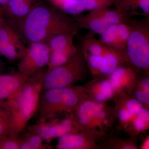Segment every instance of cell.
<instances>
[{"instance_id":"obj_1","label":"cell","mask_w":149,"mask_h":149,"mask_svg":"<svg viewBox=\"0 0 149 149\" xmlns=\"http://www.w3.org/2000/svg\"><path fill=\"white\" fill-rule=\"evenodd\" d=\"M24 44L47 42L60 34L76 35L80 29L77 22L42 0H35L29 13L17 21L6 20Z\"/></svg>"},{"instance_id":"obj_2","label":"cell","mask_w":149,"mask_h":149,"mask_svg":"<svg viewBox=\"0 0 149 149\" xmlns=\"http://www.w3.org/2000/svg\"><path fill=\"white\" fill-rule=\"evenodd\" d=\"M47 70L45 68L29 76L18 97L13 101L5 104L11 116L9 135L19 136L36 114Z\"/></svg>"},{"instance_id":"obj_3","label":"cell","mask_w":149,"mask_h":149,"mask_svg":"<svg viewBox=\"0 0 149 149\" xmlns=\"http://www.w3.org/2000/svg\"><path fill=\"white\" fill-rule=\"evenodd\" d=\"M87 97L85 86L73 85L43 91L36 113L38 114L37 120H49L70 112Z\"/></svg>"},{"instance_id":"obj_4","label":"cell","mask_w":149,"mask_h":149,"mask_svg":"<svg viewBox=\"0 0 149 149\" xmlns=\"http://www.w3.org/2000/svg\"><path fill=\"white\" fill-rule=\"evenodd\" d=\"M80 131L88 133L97 139L105 133L114 122L115 110L105 102H98L89 98L83 99L72 111Z\"/></svg>"},{"instance_id":"obj_5","label":"cell","mask_w":149,"mask_h":149,"mask_svg":"<svg viewBox=\"0 0 149 149\" xmlns=\"http://www.w3.org/2000/svg\"><path fill=\"white\" fill-rule=\"evenodd\" d=\"M131 30L125 48L127 64L134 68L143 70L146 73L149 68V16L141 20L130 18Z\"/></svg>"},{"instance_id":"obj_6","label":"cell","mask_w":149,"mask_h":149,"mask_svg":"<svg viewBox=\"0 0 149 149\" xmlns=\"http://www.w3.org/2000/svg\"><path fill=\"white\" fill-rule=\"evenodd\" d=\"M88 69L80 48L65 64L46 72L43 91L68 88L85 79Z\"/></svg>"},{"instance_id":"obj_7","label":"cell","mask_w":149,"mask_h":149,"mask_svg":"<svg viewBox=\"0 0 149 149\" xmlns=\"http://www.w3.org/2000/svg\"><path fill=\"white\" fill-rule=\"evenodd\" d=\"M80 29H88L90 35H100L110 27L128 21L130 16L120 10L107 8L90 11L87 15L74 18Z\"/></svg>"},{"instance_id":"obj_8","label":"cell","mask_w":149,"mask_h":149,"mask_svg":"<svg viewBox=\"0 0 149 149\" xmlns=\"http://www.w3.org/2000/svg\"><path fill=\"white\" fill-rule=\"evenodd\" d=\"M28 131L38 135L46 143H51L54 139L70 133L80 132L72 111L65 114L64 118L58 117L37 122L28 127Z\"/></svg>"},{"instance_id":"obj_9","label":"cell","mask_w":149,"mask_h":149,"mask_svg":"<svg viewBox=\"0 0 149 149\" xmlns=\"http://www.w3.org/2000/svg\"><path fill=\"white\" fill-rule=\"evenodd\" d=\"M50 53L47 42L29 44L26 52L17 63L18 71L31 76L45 68L49 60Z\"/></svg>"},{"instance_id":"obj_10","label":"cell","mask_w":149,"mask_h":149,"mask_svg":"<svg viewBox=\"0 0 149 149\" xmlns=\"http://www.w3.org/2000/svg\"><path fill=\"white\" fill-rule=\"evenodd\" d=\"M125 64V53L109 48L102 54L91 56L88 60L89 70L95 78H108L116 68Z\"/></svg>"},{"instance_id":"obj_11","label":"cell","mask_w":149,"mask_h":149,"mask_svg":"<svg viewBox=\"0 0 149 149\" xmlns=\"http://www.w3.org/2000/svg\"><path fill=\"white\" fill-rule=\"evenodd\" d=\"M27 47L18 34L4 19L0 26V55L9 61H15L24 56Z\"/></svg>"},{"instance_id":"obj_12","label":"cell","mask_w":149,"mask_h":149,"mask_svg":"<svg viewBox=\"0 0 149 149\" xmlns=\"http://www.w3.org/2000/svg\"><path fill=\"white\" fill-rule=\"evenodd\" d=\"M29 75L20 71L0 73V103L13 101L21 93Z\"/></svg>"},{"instance_id":"obj_13","label":"cell","mask_w":149,"mask_h":149,"mask_svg":"<svg viewBox=\"0 0 149 149\" xmlns=\"http://www.w3.org/2000/svg\"><path fill=\"white\" fill-rule=\"evenodd\" d=\"M108 78L115 94L122 92L130 93L137 82L135 69L128 64L118 68Z\"/></svg>"},{"instance_id":"obj_14","label":"cell","mask_w":149,"mask_h":149,"mask_svg":"<svg viewBox=\"0 0 149 149\" xmlns=\"http://www.w3.org/2000/svg\"><path fill=\"white\" fill-rule=\"evenodd\" d=\"M97 139L85 132L70 133L59 138L58 149H95L98 148Z\"/></svg>"},{"instance_id":"obj_15","label":"cell","mask_w":149,"mask_h":149,"mask_svg":"<svg viewBox=\"0 0 149 149\" xmlns=\"http://www.w3.org/2000/svg\"><path fill=\"white\" fill-rule=\"evenodd\" d=\"M85 87L88 97L98 102H105L115 94L108 78H94Z\"/></svg>"},{"instance_id":"obj_16","label":"cell","mask_w":149,"mask_h":149,"mask_svg":"<svg viewBox=\"0 0 149 149\" xmlns=\"http://www.w3.org/2000/svg\"><path fill=\"white\" fill-rule=\"evenodd\" d=\"M35 0H9L3 9V15L10 21H17L24 18L31 10Z\"/></svg>"},{"instance_id":"obj_17","label":"cell","mask_w":149,"mask_h":149,"mask_svg":"<svg viewBox=\"0 0 149 149\" xmlns=\"http://www.w3.org/2000/svg\"><path fill=\"white\" fill-rule=\"evenodd\" d=\"M113 4L116 8L130 16L134 15H140V9L142 16H149V0H114Z\"/></svg>"},{"instance_id":"obj_18","label":"cell","mask_w":149,"mask_h":149,"mask_svg":"<svg viewBox=\"0 0 149 149\" xmlns=\"http://www.w3.org/2000/svg\"><path fill=\"white\" fill-rule=\"evenodd\" d=\"M51 6L67 15H76L85 10L84 0H45Z\"/></svg>"},{"instance_id":"obj_19","label":"cell","mask_w":149,"mask_h":149,"mask_svg":"<svg viewBox=\"0 0 149 149\" xmlns=\"http://www.w3.org/2000/svg\"><path fill=\"white\" fill-rule=\"evenodd\" d=\"M77 48L73 44L64 49L50 52L47 72L66 63L77 50Z\"/></svg>"},{"instance_id":"obj_20","label":"cell","mask_w":149,"mask_h":149,"mask_svg":"<svg viewBox=\"0 0 149 149\" xmlns=\"http://www.w3.org/2000/svg\"><path fill=\"white\" fill-rule=\"evenodd\" d=\"M49 149L52 147L49 144L44 143L42 139L35 133L28 131L20 137L19 149Z\"/></svg>"},{"instance_id":"obj_21","label":"cell","mask_w":149,"mask_h":149,"mask_svg":"<svg viewBox=\"0 0 149 149\" xmlns=\"http://www.w3.org/2000/svg\"><path fill=\"white\" fill-rule=\"evenodd\" d=\"M80 48L83 54L94 56L102 54L108 49V47L103 45L100 40L90 35L83 39Z\"/></svg>"},{"instance_id":"obj_22","label":"cell","mask_w":149,"mask_h":149,"mask_svg":"<svg viewBox=\"0 0 149 149\" xmlns=\"http://www.w3.org/2000/svg\"><path fill=\"white\" fill-rule=\"evenodd\" d=\"M11 125L10 111L5 104L0 103V137L9 135Z\"/></svg>"},{"instance_id":"obj_23","label":"cell","mask_w":149,"mask_h":149,"mask_svg":"<svg viewBox=\"0 0 149 149\" xmlns=\"http://www.w3.org/2000/svg\"><path fill=\"white\" fill-rule=\"evenodd\" d=\"M20 136L7 135L0 137V149H19Z\"/></svg>"},{"instance_id":"obj_24","label":"cell","mask_w":149,"mask_h":149,"mask_svg":"<svg viewBox=\"0 0 149 149\" xmlns=\"http://www.w3.org/2000/svg\"><path fill=\"white\" fill-rule=\"evenodd\" d=\"M85 4V10H97L107 8L113 4V3L103 0H84Z\"/></svg>"},{"instance_id":"obj_25","label":"cell","mask_w":149,"mask_h":149,"mask_svg":"<svg viewBox=\"0 0 149 149\" xmlns=\"http://www.w3.org/2000/svg\"><path fill=\"white\" fill-rule=\"evenodd\" d=\"M108 144L109 146L111 145L112 146L116 149H136L138 148L137 146L134 142H131L130 141H122V140H118L114 139H110L109 143Z\"/></svg>"},{"instance_id":"obj_26","label":"cell","mask_w":149,"mask_h":149,"mask_svg":"<svg viewBox=\"0 0 149 149\" xmlns=\"http://www.w3.org/2000/svg\"><path fill=\"white\" fill-rule=\"evenodd\" d=\"M115 111L119 121L123 123H128L133 116L127 110L122 107L116 105Z\"/></svg>"},{"instance_id":"obj_27","label":"cell","mask_w":149,"mask_h":149,"mask_svg":"<svg viewBox=\"0 0 149 149\" xmlns=\"http://www.w3.org/2000/svg\"><path fill=\"white\" fill-rule=\"evenodd\" d=\"M134 98L141 102V103L146 105L147 107L149 105V93L138 89L134 93Z\"/></svg>"},{"instance_id":"obj_28","label":"cell","mask_w":149,"mask_h":149,"mask_svg":"<svg viewBox=\"0 0 149 149\" xmlns=\"http://www.w3.org/2000/svg\"><path fill=\"white\" fill-rule=\"evenodd\" d=\"M134 117L133 124V127L135 130L141 132L148 129L149 127V123L138 118L136 115Z\"/></svg>"},{"instance_id":"obj_29","label":"cell","mask_w":149,"mask_h":149,"mask_svg":"<svg viewBox=\"0 0 149 149\" xmlns=\"http://www.w3.org/2000/svg\"><path fill=\"white\" fill-rule=\"evenodd\" d=\"M137 117L145 122H149V111L148 110L143 107L141 109L136 115Z\"/></svg>"},{"instance_id":"obj_30","label":"cell","mask_w":149,"mask_h":149,"mask_svg":"<svg viewBox=\"0 0 149 149\" xmlns=\"http://www.w3.org/2000/svg\"><path fill=\"white\" fill-rule=\"evenodd\" d=\"M140 86V88L138 89H140L144 92L149 93V78L148 77H144L143 79L141 80L140 83H139Z\"/></svg>"},{"instance_id":"obj_31","label":"cell","mask_w":149,"mask_h":149,"mask_svg":"<svg viewBox=\"0 0 149 149\" xmlns=\"http://www.w3.org/2000/svg\"><path fill=\"white\" fill-rule=\"evenodd\" d=\"M9 0H0V5L2 10L5 7L7 4L8 3Z\"/></svg>"},{"instance_id":"obj_32","label":"cell","mask_w":149,"mask_h":149,"mask_svg":"<svg viewBox=\"0 0 149 149\" xmlns=\"http://www.w3.org/2000/svg\"><path fill=\"white\" fill-rule=\"evenodd\" d=\"M4 19L3 18L2 15H0V26H1L2 23Z\"/></svg>"},{"instance_id":"obj_33","label":"cell","mask_w":149,"mask_h":149,"mask_svg":"<svg viewBox=\"0 0 149 149\" xmlns=\"http://www.w3.org/2000/svg\"><path fill=\"white\" fill-rule=\"evenodd\" d=\"M3 15V11L1 7H0V15Z\"/></svg>"},{"instance_id":"obj_34","label":"cell","mask_w":149,"mask_h":149,"mask_svg":"<svg viewBox=\"0 0 149 149\" xmlns=\"http://www.w3.org/2000/svg\"><path fill=\"white\" fill-rule=\"evenodd\" d=\"M103 1H108L111 2H112L113 3H114V0H103Z\"/></svg>"}]
</instances>
